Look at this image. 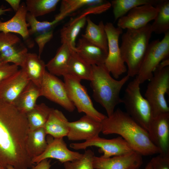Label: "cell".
I'll use <instances>...</instances> for the list:
<instances>
[{"mask_svg": "<svg viewBox=\"0 0 169 169\" xmlns=\"http://www.w3.org/2000/svg\"><path fill=\"white\" fill-rule=\"evenodd\" d=\"M87 25L82 37L108 52V41L103 21L98 24L94 23L89 17L87 18Z\"/></svg>", "mask_w": 169, "mask_h": 169, "instance_id": "27", "label": "cell"}, {"mask_svg": "<svg viewBox=\"0 0 169 169\" xmlns=\"http://www.w3.org/2000/svg\"><path fill=\"white\" fill-rule=\"evenodd\" d=\"M74 49L67 44H62L54 56L46 64L48 72L56 76L64 75Z\"/></svg>", "mask_w": 169, "mask_h": 169, "instance_id": "24", "label": "cell"}, {"mask_svg": "<svg viewBox=\"0 0 169 169\" xmlns=\"http://www.w3.org/2000/svg\"><path fill=\"white\" fill-rule=\"evenodd\" d=\"M169 59L161 62L149 80L144 95L152 108L153 117L169 113L165 95L169 91Z\"/></svg>", "mask_w": 169, "mask_h": 169, "instance_id": "5", "label": "cell"}, {"mask_svg": "<svg viewBox=\"0 0 169 169\" xmlns=\"http://www.w3.org/2000/svg\"><path fill=\"white\" fill-rule=\"evenodd\" d=\"M27 13L25 3L23 2L11 19L5 22L0 20V32L17 33L23 39L27 40L30 37L29 25L26 21Z\"/></svg>", "mask_w": 169, "mask_h": 169, "instance_id": "21", "label": "cell"}, {"mask_svg": "<svg viewBox=\"0 0 169 169\" xmlns=\"http://www.w3.org/2000/svg\"><path fill=\"white\" fill-rule=\"evenodd\" d=\"M158 0H113L110 4L115 19L118 20L134 8L145 4L155 6Z\"/></svg>", "mask_w": 169, "mask_h": 169, "instance_id": "33", "label": "cell"}, {"mask_svg": "<svg viewBox=\"0 0 169 169\" xmlns=\"http://www.w3.org/2000/svg\"><path fill=\"white\" fill-rule=\"evenodd\" d=\"M46 135L44 127L29 130L26 142V148L32 159L41 154L46 149L47 146Z\"/></svg>", "mask_w": 169, "mask_h": 169, "instance_id": "29", "label": "cell"}, {"mask_svg": "<svg viewBox=\"0 0 169 169\" xmlns=\"http://www.w3.org/2000/svg\"><path fill=\"white\" fill-rule=\"evenodd\" d=\"M59 0H27L25 3L28 12L36 18L54 11Z\"/></svg>", "mask_w": 169, "mask_h": 169, "instance_id": "34", "label": "cell"}, {"mask_svg": "<svg viewBox=\"0 0 169 169\" xmlns=\"http://www.w3.org/2000/svg\"><path fill=\"white\" fill-rule=\"evenodd\" d=\"M46 64L35 53H28L22 69L30 81L40 88L46 71Z\"/></svg>", "mask_w": 169, "mask_h": 169, "instance_id": "23", "label": "cell"}, {"mask_svg": "<svg viewBox=\"0 0 169 169\" xmlns=\"http://www.w3.org/2000/svg\"><path fill=\"white\" fill-rule=\"evenodd\" d=\"M92 69L90 86L93 97L105 109L109 116L113 113L115 107L122 103L120 93L130 77L127 74L120 80L114 79L104 64L92 65Z\"/></svg>", "mask_w": 169, "mask_h": 169, "instance_id": "3", "label": "cell"}, {"mask_svg": "<svg viewBox=\"0 0 169 169\" xmlns=\"http://www.w3.org/2000/svg\"><path fill=\"white\" fill-rule=\"evenodd\" d=\"M169 31L164 34L160 41H152L149 45L138 74L136 76L140 84L152 78L158 65L163 60L169 58Z\"/></svg>", "mask_w": 169, "mask_h": 169, "instance_id": "7", "label": "cell"}, {"mask_svg": "<svg viewBox=\"0 0 169 169\" xmlns=\"http://www.w3.org/2000/svg\"><path fill=\"white\" fill-rule=\"evenodd\" d=\"M101 123L103 134L119 135L133 151L142 156L161 153L151 141L148 131L120 108L107 116Z\"/></svg>", "mask_w": 169, "mask_h": 169, "instance_id": "2", "label": "cell"}, {"mask_svg": "<svg viewBox=\"0 0 169 169\" xmlns=\"http://www.w3.org/2000/svg\"><path fill=\"white\" fill-rule=\"evenodd\" d=\"M105 30L107 38L108 54L104 65L113 77L117 79L127 71L119 43L122 29L115 27L113 23L109 22L105 24Z\"/></svg>", "mask_w": 169, "mask_h": 169, "instance_id": "9", "label": "cell"}, {"mask_svg": "<svg viewBox=\"0 0 169 169\" xmlns=\"http://www.w3.org/2000/svg\"><path fill=\"white\" fill-rule=\"evenodd\" d=\"M75 51L91 65L104 64L108 52L82 37L76 45Z\"/></svg>", "mask_w": 169, "mask_h": 169, "instance_id": "22", "label": "cell"}, {"mask_svg": "<svg viewBox=\"0 0 169 169\" xmlns=\"http://www.w3.org/2000/svg\"><path fill=\"white\" fill-rule=\"evenodd\" d=\"M150 161L152 169H169V153L158 154Z\"/></svg>", "mask_w": 169, "mask_h": 169, "instance_id": "36", "label": "cell"}, {"mask_svg": "<svg viewBox=\"0 0 169 169\" xmlns=\"http://www.w3.org/2000/svg\"><path fill=\"white\" fill-rule=\"evenodd\" d=\"M140 84L135 78L129 83L122 98L126 112L147 131L154 118L151 106L141 93Z\"/></svg>", "mask_w": 169, "mask_h": 169, "instance_id": "6", "label": "cell"}, {"mask_svg": "<svg viewBox=\"0 0 169 169\" xmlns=\"http://www.w3.org/2000/svg\"><path fill=\"white\" fill-rule=\"evenodd\" d=\"M157 11V9L151 4L136 7L118 20L117 27L122 29L142 28L154 20Z\"/></svg>", "mask_w": 169, "mask_h": 169, "instance_id": "16", "label": "cell"}, {"mask_svg": "<svg viewBox=\"0 0 169 169\" xmlns=\"http://www.w3.org/2000/svg\"><path fill=\"white\" fill-rule=\"evenodd\" d=\"M158 9L151 25L153 32L165 34L169 31V0H158L154 6Z\"/></svg>", "mask_w": 169, "mask_h": 169, "instance_id": "30", "label": "cell"}, {"mask_svg": "<svg viewBox=\"0 0 169 169\" xmlns=\"http://www.w3.org/2000/svg\"><path fill=\"white\" fill-rule=\"evenodd\" d=\"M152 33L151 25L148 23L140 28L127 29L122 34L120 49L127 66V75L130 77L138 74Z\"/></svg>", "mask_w": 169, "mask_h": 169, "instance_id": "4", "label": "cell"}, {"mask_svg": "<svg viewBox=\"0 0 169 169\" xmlns=\"http://www.w3.org/2000/svg\"><path fill=\"white\" fill-rule=\"evenodd\" d=\"M30 81L24 71L19 69L0 84V100L13 104Z\"/></svg>", "mask_w": 169, "mask_h": 169, "instance_id": "19", "label": "cell"}, {"mask_svg": "<svg viewBox=\"0 0 169 169\" xmlns=\"http://www.w3.org/2000/svg\"><path fill=\"white\" fill-rule=\"evenodd\" d=\"M6 169H15L11 165H8L7 166Z\"/></svg>", "mask_w": 169, "mask_h": 169, "instance_id": "42", "label": "cell"}, {"mask_svg": "<svg viewBox=\"0 0 169 169\" xmlns=\"http://www.w3.org/2000/svg\"><path fill=\"white\" fill-rule=\"evenodd\" d=\"M28 53L26 47L18 37L13 33L0 32L1 63H12L21 67Z\"/></svg>", "mask_w": 169, "mask_h": 169, "instance_id": "11", "label": "cell"}, {"mask_svg": "<svg viewBox=\"0 0 169 169\" xmlns=\"http://www.w3.org/2000/svg\"><path fill=\"white\" fill-rule=\"evenodd\" d=\"M40 89L41 96L58 104L68 111L72 112L75 109L64 82L46 70Z\"/></svg>", "mask_w": 169, "mask_h": 169, "instance_id": "10", "label": "cell"}, {"mask_svg": "<svg viewBox=\"0 0 169 169\" xmlns=\"http://www.w3.org/2000/svg\"><path fill=\"white\" fill-rule=\"evenodd\" d=\"M142 156L132 151L126 154L108 158L94 156V169H139L143 163Z\"/></svg>", "mask_w": 169, "mask_h": 169, "instance_id": "17", "label": "cell"}, {"mask_svg": "<svg viewBox=\"0 0 169 169\" xmlns=\"http://www.w3.org/2000/svg\"><path fill=\"white\" fill-rule=\"evenodd\" d=\"M68 125L67 136L71 141L91 140L99 136L102 128L101 122L86 115L76 121H68Z\"/></svg>", "mask_w": 169, "mask_h": 169, "instance_id": "15", "label": "cell"}, {"mask_svg": "<svg viewBox=\"0 0 169 169\" xmlns=\"http://www.w3.org/2000/svg\"><path fill=\"white\" fill-rule=\"evenodd\" d=\"M145 169H152L151 164L150 161L146 165Z\"/></svg>", "mask_w": 169, "mask_h": 169, "instance_id": "41", "label": "cell"}, {"mask_svg": "<svg viewBox=\"0 0 169 169\" xmlns=\"http://www.w3.org/2000/svg\"><path fill=\"white\" fill-rule=\"evenodd\" d=\"M40 96V88L30 81L12 104L26 114L34 108L37 104V99Z\"/></svg>", "mask_w": 169, "mask_h": 169, "instance_id": "26", "label": "cell"}, {"mask_svg": "<svg viewBox=\"0 0 169 169\" xmlns=\"http://www.w3.org/2000/svg\"><path fill=\"white\" fill-rule=\"evenodd\" d=\"M68 121L62 111L53 108L44 127L47 135L55 138H63L69 132Z\"/></svg>", "mask_w": 169, "mask_h": 169, "instance_id": "25", "label": "cell"}, {"mask_svg": "<svg viewBox=\"0 0 169 169\" xmlns=\"http://www.w3.org/2000/svg\"><path fill=\"white\" fill-rule=\"evenodd\" d=\"M63 77L69 97L79 113H84L100 122L107 117L95 108L80 80L67 75Z\"/></svg>", "mask_w": 169, "mask_h": 169, "instance_id": "8", "label": "cell"}, {"mask_svg": "<svg viewBox=\"0 0 169 169\" xmlns=\"http://www.w3.org/2000/svg\"><path fill=\"white\" fill-rule=\"evenodd\" d=\"M53 108L44 103L36 104L34 108L26 114L29 130L44 127Z\"/></svg>", "mask_w": 169, "mask_h": 169, "instance_id": "31", "label": "cell"}, {"mask_svg": "<svg viewBox=\"0 0 169 169\" xmlns=\"http://www.w3.org/2000/svg\"><path fill=\"white\" fill-rule=\"evenodd\" d=\"M46 139L47 147L41 154L32 159L33 164L49 158L57 159L64 163L79 159L83 156V154L69 150L63 138H55L48 135Z\"/></svg>", "mask_w": 169, "mask_h": 169, "instance_id": "14", "label": "cell"}, {"mask_svg": "<svg viewBox=\"0 0 169 169\" xmlns=\"http://www.w3.org/2000/svg\"><path fill=\"white\" fill-rule=\"evenodd\" d=\"M11 10L12 8H0V15L4 14L6 12L11 11Z\"/></svg>", "mask_w": 169, "mask_h": 169, "instance_id": "40", "label": "cell"}, {"mask_svg": "<svg viewBox=\"0 0 169 169\" xmlns=\"http://www.w3.org/2000/svg\"><path fill=\"white\" fill-rule=\"evenodd\" d=\"M0 169H5L0 166Z\"/></svg>", "mask_w": 169, "mask_h": 169, "instance_id": "43", "label": "cell"}, {"mask_svg": "<svg viewBox=\"0 0 169 169\" xmlns=\"http://www.w3.org/2000/svg\"><path fill=\"white\" fill-rule=\"evenodd\" d=\"M1 63V62H0V64Z\"/></svg>", "mask_w": 169, "mask_h": 169, "instance_id": "44", "label": "cell"}, {"mask_svg": "<svg viewBox=\"0 0 169 169\" xmlns=\"http://www.w3.org/2000/svg\"><path fill=\"white\" fill-rule=\"evenodd\" d=\"M26 21L30 27L29 36L34 37L38 48V56L40 58L45 45L53 37V28L58 23L54 20L51 22L39 21L28 12Z\"/></svg>", "mask_w": 169, "mask_h": 169, "instance_id": "20", "label": "cell"}, {"mask_svg": "<svg viewBox=\"0 0 169 169\" xmlns=\"http://www.w3.org/2000/svg\"><path fill=\"white\" fill-rule=\"evenodd\" d=\"M94 152L90 149L85 150L80 159L64 163V169H94L93 165Z\"/></svg>", "mask_w": 169, "mask_h": 169, "instance_id": "35", "label": "cell"}, {"mask_svg": "<svg viewBox=\"0 0 169 169\" xmlns=\"http://www.w3.org/2000/svg\"><path fill=\"white\" fill-rule=\"evenodd\" d=\"M107 10L104 4L90 6L63 27L60 31L61 42L74 49L76 40L81 30L86 23L87 16L91 14H98Z\"/></svg>", "mask_w": 169, "mask_h": 169, "instance_id": "13", "label": "cell"}, {"mask_svg": "<svg viewBox=\"0 0 169 169\" xmlns=\"http://www.w3.org/2000/svg\"><path fill=\"white\" fill-rule=\"evenodd\" d=\"M70 147L74 150L85 149L89 146L99 147L103 158L124 154L133 151L129 144L120 136L112 139L98 136L82 143H71Z\"/></svg>", "mask_w": 169, "mask_h": 169, "instance_id": "12", "label": "cell"}, {"mask_svg": "<svg viewBox=\"0 0 169 169\" xmlns=\"http://www.w3.org/2000/svg\"><path fill=\"white\" fill-rule=\"evenodd\" d=\"M51 160L46 159L37 164L35 166H33L30 169H50L51 165Z\"/></svg>", "mask_w": 169, "mask_h": 169, "instance_id": "38", "label": "cell"}, {"mask_svg": "<svg viewBox=\"0 0 169 169\" xmlns=\"http://www.w3.org/2000/svg\"><path fill=\"white\" fill-rule=\"evenodd\" d=\"M18 70V66L14 64L1 63L0 84L6 79L15 73Z\"/></svg>", "mask_w": 169, "mask_h": 169, "instance_id": "37", "label": "cell"}, {"mask_svg": "<svg viewBox=\"0 0 169 169\" xmlns=\"http://www.w3.org/2000/svg\"><path fill=\"white\" fill-rule=\"evenodd\" d=\"M102 0H63L61 2L59 13L54 20L58 23L65 17L82 7L92 6L102 3Z\"/></svg>", "mask_w": 169, "mask_h": 169, "instance_id": "32", "label": "cell"}, {"mask_svg": "<svg viewBox=\"0 0 169 169\" xmlns=\"http://www.w3.org/2000/svg\"><path fill=\"white\" fill-rule=\"evenodd\" d=\"M148 132L151 141L161 153H169V112L154 117Z\"/></svg>", "mask_w": 169, "mask_h": 169, "instance_id": "18", "label": "cell"}, {"mask_svg": "<svg viewBox=\"0 0 169 169\" xmlns=\"http://www.w3.org/2000/svg\"><path fill=\"white\" fill-rule=\"evenodd\" d=\"M74 50L72 54L65 75L80 81L82 79L90 81L92 78V66L81 58Z\"/></svg>", "mask_w": 169, "mask_h": 169, "instance_id": "28", "label": "cell"}, {"mask_svg": "<svg viewBox=\"0 0 169 169\" xmlns=\"http://www.w3.org/2000/svg\"><path fill=\"white\" fill-rule=\"evenodd\" d=\"M6 1L10 5L15 12L18 11L21 4L20 0H6Z\"/></svg>", "mask_w": 169, "mask_h": 169, "instance_id": "39", "label": "cell"}, {"mask_svg": "<svg viewBox=\"0 0 169 169\" xmlns=\"http://www.w3.org/2000/svg\"><path fill=\"white\" fill-rule=\"evenodd\" d=\"M29 129L26 114L0 100V166L28 169L34 165L26 148Z\"/></svg>", "mask_w": 169, "mask_h": 169, "instance_id": "1", "label": "cell"}]
</instances>
